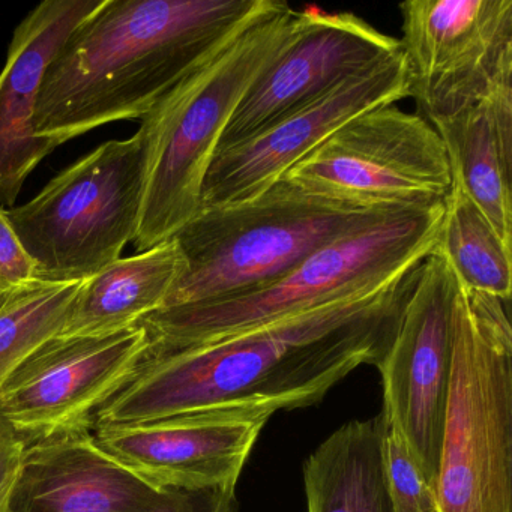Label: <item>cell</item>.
Listing matches in <instances>:
<instances>
[{
    "label": "cell",
    "instance_id": "1",
    "mask_svg": "<svg viewBox=\"0 0 512 512\" xmlns=\"http://www.w3.org/2000/svg\"><path fill=\"white\" fill-rule=\"evenodd\" d=\"M419 268V266H418ZM418 268L367 292L211 343L148 353L95 425L299 409L353 370L383 361Z\"/></svg>",
    "mask_w": 512,
    "mask_h": 512
},
{
    "label": "cell",
    "instance_id": "2",
    "mask_svg": "<svg viewBox=\"0 0 512 512\" xmlns=\"http://www.w3.org/2000/svg\"><path fill=\"white\" fill-rule=\"evenodd\" d=\"M271 0H103L44 73L35 136L56 146L140 119Z\"/></svg>",
    "mask_w": 512,
    "mask_h": 512
},
{
    "label": "cell",
    "instance_id": "3",
    "mask_svg": "<svg viewBox=\"0 0 512 512\" xmlns=\"http://www.w3.org/2000/svg\"><path fill=\"white\" fill-rule=\"evenodd\" d=\"M298 17L287 2L271 0L142 119L152 149L134 239L139 253L172 239L200 211L206 173L233 113L292 38Z\"/></svg>",
    "mask_w": 512,
    "mask_h": 512
},
{
    "label": "cell",
    "instance_id": "4",
    "mask_svg": "<svg viewBox=\"0 0 512 512\" xmlns=\"http://www.w3.org/2000/svg\"><path fill=\"white\" fill-rule=\"evenodd\" d=\"M443 205L401 209L314 251L274 283L206 304L161 308L140 320L148 353L221 340L376 289L436 250Z\"/></svg>",
    "mask_w": 512,
    "mask_h": 512
},
{
    "label": "cell",
    "instance_id": "5",
    "mask_svg": "<svg viewBox=\"0 0 512 512\" xmlns=\"http://www.w3.org/2000/svg\"><path fill=\"white\" fill-rule=\"evenodd\" d=\"M392 212L313 196L284 178L253 199L202 208L173 236L185 269L163 308L262 289L319 248Z\"/></svg>",
    "mask_w": 512,
    "mask_h": 512
},
{
    "label": "cell",
    "instance_id": "6",
    "mask_svg": "<svg viewBox=\"0 0 512 512\" xmlns=\"http://www.w3.org/2000/svg\"><path fill=\"white\" fill-rule=\"evenodd\" d=\"M509 302L458 284L437 499L442 512H512Z\"/></svg>",
    "mask_w": 512,
    "mask_h": 512
},
{
    "label": "cell",
    "instance_id": "7",
    "mask_svg": "<svg viewBox=\"0 0 512 512\" xmlns=\"http://www.w3.org/2000/svg\"><path fill=\"white\" fill-rule=\"evenodd\" d=\"M151 149L142 124L80 158L31 202L5 209L37 280L83 283L121 257L139 230Z\"/></svg>",
    "mask_w": 512,
    "mask_h": 512
},
{
    "label": "cell",
    "instance_id": "8",
    "mask_svg": "<svg viewBox=\"0 0 512 512\" xmlns=\"http://www.w3.org/2000/svg\"><path fill=\"white\" fill-rule=\"evenodd\" d=\"M283 178L313 196L392 211L443 205L452 185L433 125L397 104L350 119Z\"/></svg>",
    "mask_w": 512,
    "mask_h": 512
},
{
    "label": "cell",
    "instance_id": "9",
    "mask_svg": "<svg viewBox=\"0 0 512 512\" xmlns=\"http://www.w3.org/2000/svg\"><path fill=\"white\" fill-rule=\"evenodd\" d=\"M398 10L409 97L425 121L512 85V0H407Z\"/></svg>",
    "mask_w": 512,
    "mask_h": 512
},
{
    "label": "cell",
    "instance_id": "10",
    "mask_svg": "<svg viewBox=\"0 0 512 512\" xmlns=\"http://www.w3.org/2000/svg\"><path fill=\"white\" fill-rule=\"evenodd\" d=\"M458 283L445 257L434 250L419 265L400 328L383 361L388 424L397 431L436 488L443 425L454 350V310Z\"/></svg>",
    "mask_w": 512,
    "mask_h": 512
},
{
    "label": "cell",
    "instance_id": "11",
    "mask_svg": "<svg viewBox=\"0 0 512 512\" xmlns=\"http://www.w3.org/2000/svg\"><path fill=\"white\" fill-rule=\"evenodd\" d=\"M148 350L140 325L53 337L0 385V422L23 440L94 428L97 413L136 376Z\"/></svg>",
    "mask_w": 512,
    "mask_h": 512
},
{
    "label": "cell",
    "instance_id": "12",
    "mask_svg": "<svg viewBox=\"0 0 512 512\" xmlns=\"http://www.w3.org/2000/svg\"><path fill=\"white\" fill-rule=\"evenodd\" d=\"M400 50V40L355 14L299 11L292 38L245 94L218 149L256 136Z\"/></svg>",
    "mask_w": 512,
    "mask_h": 512
},
{
    "label": "cell",
    "instance_id": "13",
    "mask_svg": "<svg viewBox=\"0 0 512 512\" xmlns=\"http://www.w3.org/2000/svg\"><path fill=\"white\" fill-rule=\"evenodd\" d=\"M404 98L409 73L400 50L256 136L218 149L203 182L202 208L259 196L350 119Z\"/></svg>",
    "mask_w": 512,
    "mask_h": 512
},
{
    "label": "cell",
    "instance_id": "14",
    "mask_svg": "<svg viewBox=\"0 0 512 512\" xmlns=\"http://www.w3.org/2000/svg\"><path fill=\"white\" fill-rule=\"evenodd\" d=\"M269 415H187L95 425V439L160 488L236 487Z\"/></svg>",
    "mask_w": 512,
    "mask_h": 512
},
{
    "label": "cell",
    "instance_id": "15",
    "mask_svg": "<svg viewBox=\"0 0 512 512\" xmlns=\"http://www.w3.org/2000/svg\"><path fill=\"white\" fill-rule=\"evenodd\" d=\"M166 490L77 428L25 440L8 512H154Z\"/></svg>",
    "mask_w": 512,
    "mask_h": 512
},
{
    "label": "cell",
    "instance_id": "16",
    "mask_svg": "<svg viewBox=\"0 0 512 512\" xmlns=\"http://www.w3.org/2000/svg\"><path fill=\"white\" fill-rule=\"evenodd\" d=\"M103 0H46L14 31L0 73V208H14L28 176L58 146L35 136L44 73L71 32Z\"/></svg>",
    "mask_w": 512,
    "mask_h": 512
},
{
    "label": "cell",
    "instance_id": "17",
    "mask_svg": "<svg viewBox=\"0 0 512 512\" xmlns=\"http://www.w3.org/2000/svg\"><path fill=\"white\" fill-rule=\"evenodd\" d=\"M431 125L445 146L452 182L512 245V85Z\"/></svg>",
    "mask_w": 512,
    "mask_h": 512
},
{
    "label": "cell",
    "instance_id": "18",
    "mask_svg": "<svg viewBox=\"0 0 512 512\" xmlns=\"http://www.w3.org/2000/svg\"><path fill=\"white\" fill-rule=\"evenodd\" d=\"M185 269L175 239L122 259L83 281L59 337L112 334L137 325L166 305Z\"/></svg>",
    "mask_w": 512,
    "mask_h": 512
},
{
    "label": "cell",
    "instance_id": "19",
    "mask_svg": "<svg viewBox=\"0 0 512 512\" xmlns=\"http://www.w3.org/2000/svg\"><path fill=\"white\" fill-rule=\"evenodd\" d=\"M385 413L338 428L304 463L308 512H394L383 464Z\"/></svg>",
    "mask_w": 512,
    "mask_h": 512
},
{
    "label": "cell",
    "instance_id": "20",
    "mask_svg": "<svg viewBox=\"0 0 512 512\" xmlns=\"http://www.w3.org/2000/svg\"><path fill=\"white\" fill-rule=\"evenodd\" d=\"M436 250L463 289L511 301L512 245L500 238L481 209L454 182L443 202Z\"/></svg>",
    "mask_w": 512,
    "mask_h": 512
},
{
    "label": "cell",
    "instance_id": "21",
    "mask_svg": "<svg viewBox=\"0 0 512 512\" xmlns=\"http://www.w3.org/2000/svg\"><path fill=\"white\" fill-rule=\"evenodd\" d=\"M80 286L34 280L0 302V385L38 347L64 331Z\"/></svg>",
    "mask_w": 512,
    "mask_h": 512
},
{
    "label": "cell",
    "instance_id": "22",
    "mask_svg": "<svg viewBox=\"0 0 512 512\" xmlns=\"http://www.w3.org/2000/svg\"><path fill=\"white\" fill-rule=\"evenodd\" d=\"M383 464L394 512H442L436 488L388 421L383 436Z\"/></svg>",
    "mask_w": 512,
    "mask_h": 512
},
{
    "label": "cell",
    "instance_id": "23",
    "mask_svg": "<svg viewBox=\"0 0 512 512\" xmlns=\"http://www.w3.org/2000/svg\"><path fill=\"white\" fill-rule=\"evenodd\" d=\"M37 280L35 263L0 208V302L20 287Z\"/></svg>",
    "mask_w": 512,
    "mask_h": 512
},
{
    "label": "cell",
    "instance_id": "24",
    "mask_svg": "<svg viewBox=\"0 0 512 512\" xmlns=\"http://www.w3.org/2000/svg\"><path fill=\"white\" fill-rule=\"evenodd\" d=\"M236 487L181 490L167 488L154 512H236Z\"/></svg>",
    "mask_w": 512,
    "mask_h": 512
},
{
    "label": "cell",
    "instance_id": "25",
    "mask_svg": "<svg viewBox=\"0 0 512 512\" xmlns=\"http://www.w3.org/2000/svg\"><path fill=\"white\" fill-rule=\"evenodd\" d=\"M25 440L0 422V512H8V500L19 472Z\"/></svg>",
    "mask_w": 512,
    "mask_h": 512
}]
</instances>
